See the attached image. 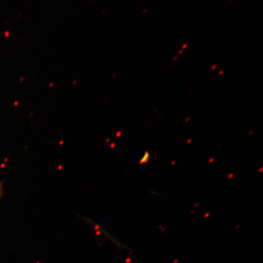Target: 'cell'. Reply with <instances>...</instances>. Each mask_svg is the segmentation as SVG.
Segmentation results:
<instances>
[{"mask_svg": "<svg viewBox=\"0 0 263 263\" xmlns=\"http://www.w3.org/2000/svg\"><path fill=\"white\" fill-rule=\"evenodd\" d=\"M149 154L147 152H146L144 154H143V157H142V158H141V161H140V162H141V164L146 163V162L149 161Z\"/></svg>", "mask_w": 263, "mask_h": 263, "instance_id": "obj_1", "label": "cell"}, {"mask_svg": "<svg viewBox=\"0 0 263 263\" xmlns=\"http://www.w3.org/2000/svg\"><path fill=\"white\" fill-rule=\"evenodd\" d=\"M1 184H0V195H1Z\"/></svg>", "mask_w": 263, "mask_h": 263, "instance_id": "obj_2", "label": "cell"}]
</instances>
